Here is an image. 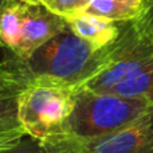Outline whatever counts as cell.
<instances>
[{"mask_svg":"<svg viewBox=\"0 0 153 153\" xmlns=\"http://www.w3.org/2000/svg\"><path fill=\"white\" fill-rule=\"evenodd\" d=\"M152 105V102L143 98H126L78 87L74 108L61 133L54 137L71 141L103 137L132 124L148 111Z\"/></svg>","mask_w":153,"mask_h":153,"instance_id":"1","label":"cell"},{"mask_svg":"<svg viewBox=\"0 0 153 153\" xmlns=\"http://www.w3.org/2000/svg\"><path fill=\"white\" fill-rule=\"evenodd\" d=\"M101 50L67 27L20 63L30 79L50 78L81 87L97 71Z\"/></svg>","mask_w":153,"mask_h":153,"instance_id":"2","label":"cell"},{"mask_svg":"<svg viewBox=\"0 0 153 153\" xmlns=\"http://www.w3.org/2000/svg\"><path fill=\"white\" fill-rule=\"evenodd\" d=\"M153 65V32L144 19L122 23L118 38L103 47L95 74L81 87L95 93H111L120 83Z\"/></svg>","mask_w":153,"mask_h":153,"instance_id":"3","label":"cell"},{"mask_svg":"<svg viewBox=\"0 0 153 153\" xmlns=\"http://www.w3.org/2000/svg\"><path fill=\"white\" fill-rule=\"evenodd\" d=\"M78 87L50 78H31L18 100L24 133L38 141L59 134L74 108Z\"/></svg>","mask_w":153,"mask_h":153,"instance_id":"4","label":"cell"},{"mask_svg":"<svg viewBox=\"0 0 153 153\" xmlns=\"http://www.w3.org/2000/svg\"><path fill=\"white\" fill-rule=\"evenodd\" d=\"M67 28L63 18L42 4L23 0H0V46L19 61Z\"/></svg>","mask_w":153,"mask_h":153,"instance_id":"5","label":"cell"},{"mask_svg":"<svg viewBox=\"0 0 153 153\" xmlns=\"http://www.w3.org/2000/svg\"><path fill=\"white\" fill-rule=\"evenodd\" d=\"M46 153H153V105L128 126L89 141L53 137L40 141Z\"/></svg>","mask_w":153,"mask_h":153,"instance_id":"6","label":"cell"},{"mask_svg":"<svg viewBox=\"0 0 153 153\" xmlns=\"http://www.w3.org/2000/svg\"><path fill=\"white\" fill-rule=\"evenodd\" d=\"M28 81L20 61L5 53L0 61V149L26 136L19 121L18 100Z\"/></svg>","mask_w":153,"mask_h":153,"instance_id":"7","label":"cell"},{"mask_svg":"<svg viewBox=\"0 0 153 153\" xmlns=\"http://www.w3.org/2000/svg\"><path fill=\"white\" fill-rule=\"evenodd\" d=\"M65 20L76 36L89 42L98 50L113 43L122 28V23H116L83 11L69 16Z\"/></svg>","mask_w":153,"mask_h":153,"instance_id":"8","label":"cell"},{"mask_svg":"<svg viewBox=\"0 0 153 153\" xmlns=\"http://www.w3.org/2000/svg\"><path fill=\"white\" fill-rule=\"evenodd\" d=\"M144 0H89L83 12L116 23H129L143 15Z\"/></svg>","mask_w":153,"mask_h":153,"instance_id":"9","label":"cell"},{"mask_svg":"<svg viewBox=\"0 0 153 153\" xmlns=\"http://www.w3.org/2000/svg\"><path fill=\"white\" fill-rule=\"evenodd\" d=\"M89 0H42L40 4L45 5L53 13L66 19L69 16L83 11Z\"/></svg>","mask_w":153,"mask_h":153,"instance_id":"10","label":"cell"},{"mask_svg":"<svg viewBox=\"0 0 153 153\" xmlns=\"http://www.w3.org/2000/svg\"><path fill=\"white\" fill-rule=\"evenodd\" d=\"M0 153H46V151L42 146L40 141L28 137V136H24L23 138L11 144L10 146L0 149Z\"/></svg>","mask_w":153,"mask_h":153,"instance_id":"11","label":"cell"},{"mask_svg":"<svg viewBox=\"0 0 153 153\" xmlns=\"http://www.w3.org/2000/svg\"><path fill=\"white\" fill-rule=\"evenodd\" d=\"M141 18L153 32V0H144V11Z\"/></svg>","mask_w":153,"mask_h":153,"instance_id":"12","label":"cell"},{"mask_svg":"<svg viewBox=\"0 0 153 153\" xmlns=\"http://www.w3.org/2000/svg\"><path fill=\"white\" fill-rule=\"evenodd\" d=\"M23 1L32 3V4H40V1H42V0H23Z\"/></svg>","mask_w":153,"mask_h":153,"instance_id":"13","label":"cell"},{"mask_svg":"<svg viewBox=\"0 0 153 153\" xmlns=\"http://www.w3.org/2000/svg\"><path fill=\"white\" fill-rule=\"evenodd\" d=\"M1 51H4V50H3V47H1V46H0V54H1ZM4 56H5V55H4ZM4 56H3V58H4ZM3 58H0V61H1Z\"/></svg>","mask_w":153,"mask_h":153,"instance_id":"14","label":"cell"}]
</instances>
